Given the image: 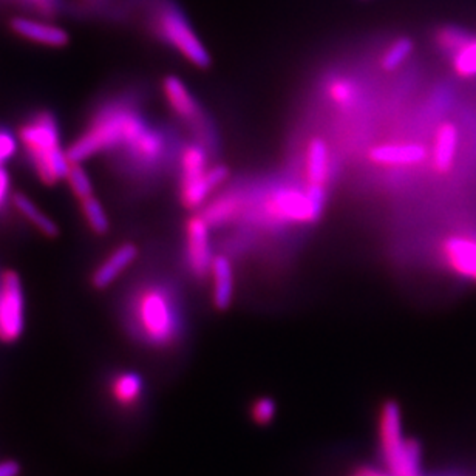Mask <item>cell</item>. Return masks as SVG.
Segmentation results:
<instances>
[{"label":"cell","mask_w":476,"mask_h":476,"mask_svg":"<svg viewBox=\"0 0 476 476\" xmlns=\"http://www.w3.org/2000/svg\"><path fill=\"white\" fill-rule=\"evenodd\" d=\"M147 125V119L129 102H106L91 115L67 152L72 163L81 164L104 154H123Z\"/></svg>","instance_id":"obj_1"},{"label":"cell","mask_w":476,"mask_h":476,"mask_svg":"<svg viewBox=\"0 0 476 476\" xmlns=\"http://www.w3.org/2000/svg\"><path fill=\"white\" fill-rule=\"evenodd\" d=\"M127 325L143 345L155 350L172 348L183 333L178 300L160 283L139 286L127 302Z\"/></svg>","instance_id":"obj_2"},{"label":"cell","mask_w":476,"mask_h":476,"mask_svg":"<svg viewBox=\"0 0 476 476\" xmlns=\"http://www.w3.org/2000/svg\"><path fill=\"white\" fill-rule=\"evenodd\" d=\"M19 143L31 171L42 185L66 181L72 160L62 146L58 119L48 110H39L25 119L18 131Z\"/></svg>","instance_id":"obj_3"},{"label":"cell","mask_w":476,"mask_h":476,"mask_svg":"<svg viewBox=\"0 0 476 476\" xmlns=\"http://www.w3.org/2000/svg\"><path fill=\"white\" fill-rule=\"evenodd\" d=\"M147 24L156 39L172 48L191 66L206 70L212 64L208 48L204 47L177 2L152 0L147 8Z\"/></svg>","instance_id":"obj_4"},{"label":"cell","mask_w":476,"mask_h":476,"mask_svg":"<svg viewBox=\"0 0 476 476\" xmlns=\"http://www.w3.org/2000/svg\"><path fill=\"white\" fill-rule=\"evenodd\" d=\"M178 198L183 208L195 212L204 208L210 195L226 183V166L209 167L208 150L200 143H187L179 150Z\"/></svg>","instance_id":"obj_5"},{"label":"cell","mask_w":476,"mask_h":476,"mask_svg":"<svg viewBox=\"0 0 476 476\" xmlns=\"http://www.w3.org/2000/svg\"><path fill=\"white\" fill-rule=\"evenodd\" d=\"M327 204V189L277 187L263 198L262 214L280 225H313L321 218Z\"/></svg>","instance_id":"obj_6"},{"label":"cell","mask_w":476,"mask_h":476,"mask_svg":"<svg viewBox=\"0 0 476 476\" xmlns=\"http://www.w3.org/2000/svg\"><path fill=\"white\" fill-rule=\"evenodd\" d=\"M24 329V286L18 273L8 269L0 274V342H18Z\"/></svg>","instance_id":"obj_7"},{"label":"cell","mask_w":476,"mask_h":476,"mask_svg":"<svg viewBox=\"0 0 476 476\" xmlns=\"http://www.w3.org/2000/svg\"><path fill=\"white\" fill-rule=\"evenodd\" d=\"M409 440L410 438H405L404 435L401 405L393 399L385 401L381 405L377 416V440L385 471H393L401 463L409 446Z\"/></svg>","instance_id":"obj_8"},{"label":"cell","mask_w":476,"mask_h":476,"mask_svg":"<svg viewBox=\"0 0 476 476\" xmlns=\"http://www.w3.org/2000/svg\"><path fill=\"white\" fill-rule=\"evenodd\" d=\"M210 229L202 212L191 215L185 226V257L187 268L195 279L209 277L214 262V252L210 244Z\"/></svg>","instance_id":"obj_9"},{"label":"cell","mask_w":476,"mask_h":476,"mask_svg":"<svg viewBox=\"0 0 476 476\" xmlns=\"http://www.w3.org/2000/svg\"><path fill=\"white\" fill-rule=\"evenodd\" d=\"M10 30L16 36L35 45L47 48H62L68 44V33L60 25L52 24V20L33 16H12L8 22Z\"/></svg>","instance_id":"obj_10"},{"label":"cell","mask_w":476,"mask_h":476,"mask_svg":"<svg viewBox=\"0 0 476 476\" xmlns=\"http://www.w3.org/2000/svg\"><path fill=\"white\" fill-rule=\"evenodd\" d=\"M161 91L167 102V107L186 124L202 127V112L195 96L178 76L169 75L161 83Z\"/></svg>","instance_id":"obj_11"},{"label":"cell","mask_w":476,"mask_h":476,"mask_svg":"<svg viewBox=\"0 0 476 476\" xmlns=\"http://www.w3.org/2000/svg\"><path fill=\"white\" fill-rule=\"evenodd\" d=\"M440 256L448 269L476 283V237L452 235L440 244Z\"/></svg>","instance_id":"obj_12"},{"label":"cell","mask_w":476,"mask_h":476,"mask_svg":"<svg viewBox=\"0 0 476 476\" xmlns=\"http://www.w3.org/2000/svg\"><path fill=\"white\" fill-rule=\"evenodd\" d=\"M139 250L135 243L125 242L115 248L107 257L102 260L91 275V285L95 290H107L115 282L137 262Z\"/></svg>","instance_id":"obj_13"},{"label":"cell","mask_w":476,"mask_h":476,"mask_svg":"<svg viewBox=\"0 0 476 476\" xmlns=\"http://www.w3.org/2000/svg\"><path fill=\"white\" fill-rule=\"evenodd\" d=\"M369 160L381 167H415L429 160V150L417 143H385L369 152Z\"/></svg>","instance_id":"obj_14"},{"label":"cell","mask_w":476,"mask_h":476,"mask_svg":"<svg viewBox=\"0 0 476 476\" xmlns=\"http://www.w3.org/2000/svg\"><path fill=\"white\" fill-rule=\"evenodd\" d=\"M459 131L453 123H442L436 129L435 138L430 149V166L440 175L450 172L458 154Z\"/></svg>","instance_id":"obj_15"},{"label":"cell","mask_w":476,"mask_h":476,"mask_svg":"<svg viewBox=\"0 0 476 476\" xmlns=\"http://www.w3.org/2000/svg\"><path fill=\"white\" fill-rule=\"evenodd\" d=\"M144 390H146V385H144L143 376L138 375L137 371L123 369V371L114 373L108 379L110 398L119 409H124V410L137 409L138 405L141 404Z\"/></svg>","instance_id":"obj_16"},{"label":"cell","mask_w":476,"mask_h":476,"mask_svg":"<svg viewBox=\"0 0 476 476\" xmlns=\"http://www.w3.org/2000/svg\"><path fill=\"white\" fill-rule=\"evenodd\" d=\"M209 279L212 282L210 286V298L217 311H227L234 302L235 292V279H234L233 263L226 256H215Z\"/></svg>","instance_id":"obj_17"},{"label":"cell","mask_w":476,"mask_h":476,"mask_svg":"<svg viewBox=\"0 0 476 476\" xmlns=\"http://www.w3.org/2000/svg\"><path fill=\"white\" fill-rule=\"evenodd\" d=\"M244 208L246 200L243 195L240 192L229 191L206 202L200 212L208 221L209 226L214 229L237 220L243 214Z\"/></svg>","instance_id":"obj_18"},{"label":"cell","mask_w":476,"mask_h":476,"mask_svg":"<svg viewBox=\"0 0 476 476\" xmlns=\"http://www.w3.org/2000/svg\"><path fill=\"white\" fill-rule=\"evenodd\" d=\"M331 171V156L328 144L321 138H313L305 154V178L306 186L327 189Z\"/></svg>","instance_id":"obj_19"},{"label":"cell","mask_w":476,"mask_h":476,"mask_svg":"<svg viewBox=\"0 0 476 476\" xmlns=\"http://www.w3.org/2000/svg\"><path fill=\"white\" fill-rule=\"evenodd\" d=\"M12 208L18 210V214L24 218L27 223L36 229L37 233L48 238H56L60 235L58 225L42 210L36 202L25 194H12Z\"/></svg>","instance_id":"obj_20"},{"label":"cell","mask_w":476,"mask_h":476,"mask_svg":"<svg viewBox=\"0 0 476 476\" xmlns=\"http://www.w3.org/2000/svg\"><path fill=\"white\" fill-rule=\"evenodd\" d=\"M473 36L471 31L456 25H444L436 30L435 45L440 53L446 54L448 60H452L461 48L464 47L469 39Z\"/></svg>","instance_id":"obj_21"},{"label":"cell","mask_w":476,"mask_h":476,"mask_svg":"<svg viewBox=\"0 0 476 476\" xmlns=\"http://www.w3.org/2000/svg\"><path fill=\"white\" fill-rule=\"evenodd\" d=\"M415 52V42L410 37L399 36L388 44L381 56V68L385 72H394L410 60Z\"/></svg>","instance_id":"obj_22"},{"label":"cell","mask_w":476,"mask_h":476,"mask_svg":"<svg viewBox=\"0 0 476 476\" xmlns=\"http://www.w3.org/2000/svg\"><path fill=\"white\" fill-rule=\"evenodd\" d=\"M327 96L334 106L340 108H352L361 99V90L352 79L336 78L328 83Z\"/></svg>","instance_id":"obj_23"},{"label":"cell","mask_w":476,"mask_h":476,"mask_svg":"<svg viewBox=\"0 0 476 476\" xmlns=\"http://www.w3.org/2000/svg\"><path fill=\"white\" fill-rule=\"evenodd\" d=\"M79 204H81L83 220L89 225L90 229L98 235L107 234L108 229H110V220H108L107 212L98 197L91 195V197L79 202Z\"/></svg>","instance_id":"obj_24"},{"label":"cell","mask_w":476,"mask_h":476,"mask_svg":"<svg viewBox=\"0 0 476 476\" xmlns=\"http://www.w3.org/2000/svg\"><path fill=\"white\" fill-rule=\"evenodd\" d=\"M450 60H452L453 72L456 73L459 78H475L476 35H473L464 47L461 48Z\"/></svg>","instance_id":"obj_25"},{"label":"cell","mask_w":476,"mask_h":476,"mask_svg":"<svg viewBox=\"0 0 476 476\" xmlns=\"http://www.w3.org/2000/svg\"><path fill=\"white\" fill-rule=\"evenodd\" d=\"M66 181L68 183V187L72 191L73 197L76 198L78 202H83L85 198L95 195L93 183H91L89 173L83 169L81 163H72Z\"/></svg>","instance_id":"obj_26"},{"label":"cell","mask_w":476,"mask_h":476,"mask_svg":"<svg viewBox=\"0 0 476 476\" xmlns=\"http://www.w3.org/2000/svg\"><path fill=\"white\" fill-rule=\"evenodd\" d=\"M8 2H12L27 12H30L31 16L48 19V20H53L64 5L62 0H8Z\"/></svg>","instance_id":"obj_27"},{"label":"cell","mask_w":476,"mask_h":476,"mask_svg":"<svg viewBox=\"0 0 476 476\" xmlns=\"http://www.w3.org/2000/svg\"><path fill=\"white\" fill-rule=\"evenodd\" d=\"M275 415H277V404H275L274 399L269 398V396H260V398L252 401L250 407V421L256 425L266 427L274 421Z\"/></svg>","instance_id":"obj_28"},{"label":"cell","mask_w":476,"mask_h":476,"mask_svg":"<svg viewBox=\"0 0 476 476\" xmlns=\"http://www.w3.org/2000/svg\"><path fill=\"white\" fill-rule=\"evenodd\" d=\"M20 143L10 129L0 125V167H5L18 154Z\"/></svg>","instance_id":"obj_29"},{"label":"cell","mask_w":476,"mask_h":476,"mask_svg":"<svg viewBox=\"0 0 476 476\" xmlns=\"http://www.w3.org/2000/svg\"><path fill=\"white\" fill-rule=\"evenodd\" d=\"M12 178L5 167H0V214L5 210L8 202H12Z\"/></svg>","instance_id":"obj_30"},{"label":"cell","mask_w":476,"mask_h":476,"mask_svg":"<svg viewBox=\"0 0 476 476\" xmlns=\"http://www.w3.org/2000/svg\"><path fill=\"white\" fill-rule=\"evenodd\" d=\"M19 464L16 461H0V476H18Z\"/></svg>","instance_id":"obj_31"},{"label":"cell","mask_w":476,"mask_h":476,"mask_svg":"<svg viewBox=\"0 0 476 476\" xmlns=\"http://www.w3.org/2000/svg\"><path fill=\"white\" fill-rule=\"evenodd\" d=\"M348 476H365V475H363L362 469L359 467V469H357L356 472H353L352 475H348Z\"/></svg>","instance_id":"obj_32"}]
</instances>
